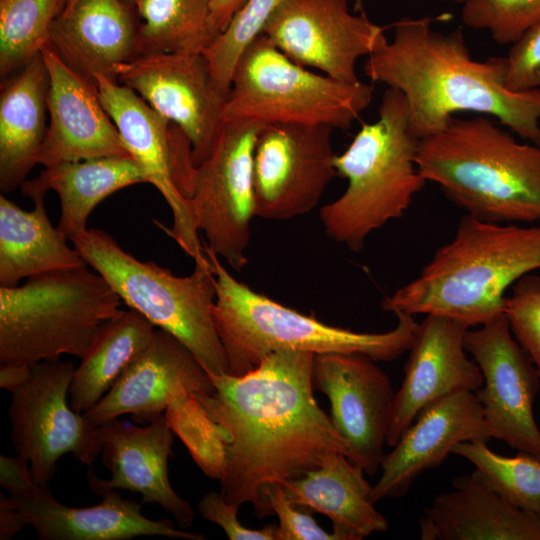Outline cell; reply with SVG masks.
Here are the masks:
<instances>
[{
  "label": "cell",
  "instance_id": "7a4b0ae2",
  "mask_svg": "<svg viewBox=\"0 0 540 540\" xmlns=\"http://www.w3.org/2000/svg\"><path fill=\"white\" fill-rule=\"evenodd\" d=\"M431 18H403L368 56L364 73L400 91L409 128L419 140L444 130L455 113L496 118L540 146V90L514 92L505 86L506 57L473 59L461 29L442 33Z\"/></svg>",
  "mask_w": 540,
  "mask_h": 540
},
{
  "label": "cell",
  "instance_id": "603a6c76",
  "mask_svg": "<svg viewBox=\"0 0 540 540\" xmlns=\"http://www.w3.org/2000/svg\"><path fill=\"white\" fill-rule=\"evenodd\" d=\"M99 495L103 497L99 504L84 508L57 501L48 486H40L27 496L7 499L25 515L41 540H128L140 536L206 539L202 534L176 529L168 519L145 517L140 504L122 498L116 490Z\"/></svg>",
  "mask_w": 540,
  "mask_h": 540
},
{
  "label": "cell",
  "instance_id": "277c9868",
  "mask_svg": "<svg viewBox=\"0 0 540 540\" xmlns=\"http://www.w3.org/2000/svg\"><path fill=\"white\" fill-rule=\"evenodd\" d=\"M416 165L467 215L495 223L540 221V146L516 141L490 116L453 117L419 141Z\"/></svg>",
  "mask_w": 540,
  "mask_h": 540
},
{
  "label": "cell",
  "instance_id": "8fae6325",
  "mask_svg": "<svg viewBox=\"0 0 540 540\" xmlns=\"http://www.w3.org/2000/svg\"><path fill=\"white\" fill-rule=\"evenodd\" d=\"M75 368L60 359L33 364L30 380L11 396V442L41 486L49 485L63 455L89 466L101 452L99 427L68 403Z\"/></svg>",
  "mask_w": 540,
  "mask_h": 540
},
{
  "label": "cell",
  "instance_id": "e575fe53",
  "mask_svg": "<svg viewBox=\"0 0 540 540\" xmlns=\"http://www.w3.org/2000/svg\"><path fill=\"white\" fill-rule=\"evenodd\" d=\"M281 1L246 0L228 26L203 52L212 78L225 97L241 55L263 33Z\"/></svg>",
  "mask_w": 540,
  "mask_h": 540
},
{
  "label": "cell",
  "instance_id": "1f68e13d",
  "mask_svg": "<svg viewBox=\"0 0 540 540\" xmlns=\"http://www.w3.org/2000/svg\"><path fill=\"white\" fill-rule=\"evenodd\" d=\"M485 440L458 443L452 454L467 459L473 473L511 504L540 511V459L521 452L509 457L493 452Z\"/></svg>",
  "mask_w": 540,
  "mask_h": 540
},
{
  "label": "cell",
  "instance_id": "d6986e66",
  "mask_svg": "<svg viewBox=\"0 0 540 540\" xmlns=\"http://www.w3.org/2000/svg\"><path fill=\"white\" fill-rule=\"evenodd\" d=\"M49 122L37 155L44 167L108 156H131L104 109L94 82L69 67L46 43Z\"/></svg>",
  "mask_w": 540,
  "mask_h": 540
},
{
  "label": "cell",
  "instance_id": "f546056e",
  "mask_svg": "<svg viewBox=\"0 0 540 540\" xmlns=\"http://www.w3.org/2000/svg\"><path fill=\"white\" fill-rule=\"evenodd\" d=\"M155 331L148 319L131 308L107 321L74 370L69 388L72 409L85 413L92 408L149 346Z\"/></svg>",
  "mask_w": 540,
  "mask_h": 540
},
{
  "label": "cell",
  "instance_id": "ab89813d",
  "mask_svg": "<svg viewBox=\"0 0 540 540\" xmlns=\"http://www.w3.org/2000/svg\"><path fill=\"white\" fill-rule=\"evenodd\" d=\"M238 509L216 491L207 492L198 504L200 516L220 526L230 540H277V525L261 529L246 527L238 519Z\"/></svg>",
  "mask_w": 540,
  "mask_h": 540
},
{
  "label": "cell",
  "instance_id": "e0dca14e",
  "mask_svg": "<svg viewBox=\"0 0 540 540\" xmlns=\"http://www.w3.org/2000/svg\"><path fill=\"white\" fill-rule=\"evenodd\" d=\"M312 382L330 402V419L348 459L365 474H376L395 395L387 374L367 355L326 353L314 356Z\"/></svg>",
  "mask_w": 540,
  "mask_h": 540
},
{
  "label": "cell",
  "instance_id": "9c48e42d",
  "mask_svg": "<svg viewBox=\"0 0 540 540\" xmlns=\"http://www.w3.org/2000/svg\"><path fill=\"white\" fill-rule=\"evenodd\" d=\"M373 93L362 81L346 83L306 69L261 34L235 67L222 118L345 130L370 105Z\"/></svg>",
  "mask_w": 540,
  "mask_h": 540
},
{
  "label": "cell",
  "instance_id": "d6a6232c",
  "mask_svg": "<svg viewBox=\"0 0 540 540\" xmlns=\"http://www.w3.org/2000/svg\"><path fill=\"white\" fill-rule=\"evenodd\" d=\"M65 0H0V75L22 69L48 43Z\"/></svg>",
  "mask_w": 540,
  "mask_h": 540
},
{
  "label": "cell",
  "instance_id": "f6af8a7d",
  "mask_svg": "<svg viewBox=\"0 0 540 540\" xmlns=\"http://www.w3.org/2000/svg\"><path fill=\"white\" fill-rule=\"evenodd\" d=\"M440 1H447V2L457 3V4H463L466 0H440Z\"/></svg>",
  "mask_w": 540,
  "mask_h": 540
},
{
  "label": "cell",
  "instance_id": "836d02e7",
  "mask_svg": "<svg viewBox=\"0 0 540 540\" xmlns=\"http://www.w3.org/2000/svg\"><path fill=\"white\" fill-rule=\"evenodd\" d=\"M164 415L201 471L213 480H220L228 461L226 429L211 417L192 393L176 397Z\"/></svg>",
  "mask_w": 540,
  "mask_h": 540
},
{
  "label": "cell",
  "instance_id": "6da1fadb",
  "mask_svg": "<svg viewBox=\"0 0 540 540\" xmlns=\"http://www.w3.org/2000/svg\"><path fill=\"white\" fill-rule=\"evenodd\" d=\"M314 354L280 350L240 376H210L214 391L193 395L228 432L220 493L259 518L272 516L266 493L319 467L347 446L314 397Z\"/></svg>",
  "mask_w": 540,
  "mask_h": 540
},
{
  "label": "cell",
  "instance_id": "4dcf8cb0",
  "mask_svg": "<svg viewBox=\"0 0 540 540\" xmlns=\"http://www.w3.org/2000/svg\"><path fill=\"white\" fill-rule=\"evenodd\" d=\"M137 54L203 53L218 36L211 0H136ZM136 54V55H137Z\"/></svg>",
  "mask_w": 540,
  "mask_h": 540
},
{
  "label": "cell",
  "instance_id": "5bb4252c",
  "mask_svg": "<svg viewBox=\"0 0 540 540\" xmlns=\"http://www.w3.org/2000/svg\"><path fill=\"white\" fill-rule=\"evenodd\" d=\"M512 335L505 314L466 331V351L483 376L475 395L492 438L540 459V429L533 412L540 375Z\"/></svg>",
  "mask_w": 540,
  "mask_h": 540
},
{
  "label": "cell",
  "instance_id": "ac0fdd59",
  "mask_svg": "<svg viewBox=\"0 0 540 540\" xmlns=\"http://www.w3.org/2000/svg\"><path fill=\"white\" fill-rule=\"evenodd\" d=\"M468 329L464 323L441 315H426L418 323L404 378L392 402L387 445L394 446L432 402L457 391L475 392L481 387V370L466 355L464 338Z\"/></svg>",
  "mask_w": 540,
  "mask_h": 540
},
{
  "label": "cell",
  "instance_id": "8d00e7d4",
  "mask_svg": "<svg viewBox=\"0 0 540 540\" xmlns=\"http://www.w3.org/2000/svg\"><path fill=\"white\" fill-rule=\"evenodd\" d=\"M505 315L540 375V277L527 274L515 282L506 299Z\"/></svg>",
  "mask_w": 540,
  "mask_h": 540
},
{
  "label": "cell",
  "instance_id": "7c38bea8",
  "mask_svg": "<svg viewBox=\"0 0 540 540\" xmlns=\"http://www.w3.org/2000/svg\"><path fill=\"white\" fill-rule=\"evenodd\" d=\"M94 84L99 99L116 125L131 156L143 169L171 209L173 225L163 229L197 264L210 262L205 253L190 201L178 185L186 136L167 118L154 110L134 90L115 79L98 74Z\"/></svg>",
  "mask_w": 540,
  "mask_h": 540
},
{
  "label": "cell",
  "instance_id": "9a60e30c",
  "mask_svg": "<svg viewBox=\"0 0 540 540\" xmlns=\"http://www.w3.org/2000/svg\"><path fill=\"white\" fill-rule=\"evenodd\" d=\"M114 79L179 127L191 143L196 167L207 158L223 121L226 97L203 53L137 54L117 66Z\"/></svg>",
  "mask_w": 540,
  "mask_h": 540
},
{
  "label": "cell",
  "instance_id": "ba28073f",
  "mask_svg": "<svg viewBox=\"0 0 540 540\" xmlns=\"http://www.w3.org/2000/svg\"><path fill=\"white\" fill-rule=\"evenodd\" d=\"M70 242L125 305L183 343L210 376L229 374L213 318L216 279L211 262L195 263L190 275L180 277L137 259L101 229H87Z\"/></svg>",
  "mask_w": 540,
  "mask_h": 540
},
{
  "label": "cell",
  "instance_id": "30bf717a",
  "mask_svg": "<svg viewBox=\"0 0 540 540\" xmlns=\"http://www.w3.org/2000/svg\"><path fill=\"white\" fill-rule=\"evenodd\" d=\"M263 126L223 120L209 155L196 167L189 198L205 245L236 270L248 263L255 217L253 158Z\"/></svg>",
  "mask_w": 540,
  "mask_h": 540
},
{
  "label": "cell",
  "instance_id": "3957f363",
  "mask_svg": "<svg viewBox=\"0 0 540 540\" xmlns=\"http://www.w3.org/2000/svg\"><path fill=\"white\" fill-rule=\"evenodd\" d=\"M537 269L540 224L495 223L465 214L454 238L437 249L415 279L384 297L381 307L480 326L505 314L508 288Z\"/></svg>",
  "mask_w": 540,
  "mask_h": 540
},
{
  "label": "cell",
  "instance_id": "f1b7e54d",
  "mask_svg": "<svg viewBox=\"0 0 540 540\" xmlns=\"http://www.w3.org/2000/svg\"><path fill=\"white\" fill-rule=\"evenodd\" d=\"M25 211L0 196V287H14L24 278L87 266L64 234L54 227L45 208V195L31 198Z\"/></svg>",
  "mask_w": 540,
  "mask_h": 540
},
{
  "label": "cell",
  "instance_id": "83f0119b",
  "mask_svg": "<svg viewBox=\"0 0 540 540\" xmlns=\"http://www.w3.org/2000/svg\"><path fill=\"white\" fill-rule=\"evenodd\" d=\"M138 183H147L145 173L132 156H108L60 163L45 167L21 186L24 196L55 191L61 212L57 228L70 241L85 232L95 207L114 192Z\"/></svg>",
  "mask_w": 540,
  "mask_h": 540
},
{
  "label": "cell",
  "instance_id": "d590c367",
  "mask_svg": "<svg viewBox=\"0 0 540 540\" xmlns=\"http://www.w3.org/2000/svg\"><path fill=\"white\" fill-rule=\"evenodd\" d=\"M461 18L469 28L486 30L495 42L508 45L540 21V0H466Z\"/></svg>",
  "mask_w": 540,
  "mask_h": 540
},
{
  "label": "cell",
  "instance_id": "bcb514c9",
  "mask_svg": "<svg viewBox=\"0 0 540 540\" xmlns=\"http://www.w3.org/2000/svg\"><path fill=\"white\" fill-rule=\"evenodd\" d=\"M129 3H134L136 0H126Z\"/></svg>",
  "mask_w": 540,
  "mask_h": 540
},
{
  "label": "cell",
  "instance_id": "52a82bcc",
  "mask_svg": "<svg viewBox=\"0 0 540 540\" xmlns=\"http://www.w3.org/2000/svg\"><path fill=\"white\" fill-rule=\"evenodd\" d=\"M121 299L87 266L51 271L0 287V363L33 365L82 358Z\"/></svg>",
  "mask_w": 540,
  "mask_h": 540
},
{
  "label": "cell",
  "instance_id": "7402d4cb",
  "mask_svg": "<svg viewBox=\"0 0 540 540\" xmlns=\"http://www.w3.org/2000/svg\"><path fill=\"white\" fill-rule=\"evenodd\" d=\"M490 429L475 392L462 390L426 406L384 455L372 489L374 503L405 495L428 469L440 466L461 442L488 441Z\"/></svg>",
  "mask_w": 540,
  "mask_h": 540
},
{
  "label": "cell",
  "instance_id": "b9f144b4",
  "mask_svg": "<svg viewBox=\"0 0 540 540\" xmlns=\"http://www.w3.org/2000/svg\"><path fill=\"white\" fill-rule=\"evenodd\" d=\"M25 515L10 504L7 497H0V540H10L28 525Z\"/></svg>",
  "mask_w": 540,
  "mask_h": 540
},
{
  "label": "cell",
  "instance_id": "cb8c5ba5",
  "mask_svg": "<svg viewBox=\"0 0 540 540\" xmlns=\"http://www.w3.org/2000/svg\"><path fill=\"white\" fill-rule=\"evenodd\" d=\"M126 0H65L48 44L73 70L94 82L114 79L117 66L137 54L139 24Z\"/></svg>",
  "mask_w": 540,
  "mask_h": 540
},
{
  "label": "cell",
  "instance_id": "f35d334b",
  "mask_svg": "<svg viewBox=\"0 0 540 540\" xmlns=\"http://www.w3.org/2000/svg\"><path fill=\"white\" fill-rule=\"evenodd\" d=\"M272 515L278 517L277 540H338L337 536L325 531L315 519L300 507L291 503L281 486H272L266 493Z\"/></svg>",
  "mask_w": 540,
  "mask_h": 540
},
{
  "label": "cell",
  "instance_id": "4fadbf2b",
  "mask_svg": "<svg viewBox=\"0 0 540 540\" xmlns=\"http://www.w3.org/2000/svg\"><path fill=\"white\" fill-rule=\"evenodd\" d=\"M333 128L303 123H271L254 149L255 217L289 220L311 212L337 175Z\"/></svg>",
  "mask_w": 540,
  "mask_h": 540
},
{
  "label": "cell",
  "instance_id": "4316f807",
  "mask_svg": "<svg viewBox=\"0 0 540 540\" xmlns=\"http://www.w3.org/2000/svg\"><path fill=\"white\" fill-rule=\"evenodd\" d=\"M49 73L38 54L3 85L0 95V189L20 187L37 164L47 130Z\"/></svg>",
  "mask_w": 540,
  "mask_h": 540
},
{
  "label": "cell",
  "instance_id": "5b68a950",
  "mask_svg": "<svg viewBox=\"0 0 540 540\" xmlns=\"http://www.w3.org/2000/svg\"><path fill=\"white\" fill-rule=\"evenodd\" d=\"M204 250L215 274L213 318L230 375H244L280 350L314 355L359 353L376 362H389L407 352L413 342L418 327L414 316L394 314L396 326L382 333L331 326L252 290L233 277L205 244Z\"/></svg>",
  "mask_w": 540,
  "mask_h": 540
},
{
  "label": "cell",
  "instance_id": "7bdbcfd3",
  "mask_svg": "<svg viewBox=\"0 0 540 540\" xmlns=\"http://www.w3.org/2000/svg\"><path fill=\"white\" fill-rule=\"evenodd\" d=\"M32 365L2 363L0 366V387L11 393L24 386L32 377Z\"/></svg>",
  "mask_w": 540,
  "mask_h": 540
},
{
  "label": "cell",
  "instance_id": "8992f818",
  "mask_svg": "<svg viewBox=\"0 0 540 540\" xmlns=\"http://www.w3.org/2000/svg\"><path fill=\"white\" fill-rule=\"evenodd\" d=\"M419 139L408 121L404 95L388 87L378 119L364 123L347 149L335 156L345 191L319 212L326 235L359 252L368 236L402 217L426 184L416 165Z\"/></svg>",
  "mask_w": 540,
  "mask_h": 540
},
{
  "label": "cell",
  "instance_id": "60d3db41",
  "mask_svg": "<svg viewBox=\"0 0 540 540\" xmlns=\"http://www.w3.org/2000/svg\"><path fill=\"white\" fill-rule=\"evenodd\" d=\"M0 485L12 497L30 495L41 486L31 475L29 461L18 454L0 456Z\"/></svg>",
  "mask_w": 540,
  "mask_h": 540
},
{
  "label": "cell",
  "instance_id": "484cf974",
  "mask_svg": "<svg viewBox=\"0 0 540 540\" xmlns=\"http://www.w3.org/2000/svg\"><path fill=\"white\" fill-rule=\"evenodd\" d=\"M364 474L345 454L336 452L319 467L281 486L295 506L328 517L338 540H362L388 528L374 506L373 486Z\"/></svg>",
  "mask_w": 540,
  "mask_h": 540
},
{
  "label": "cell",
  "instance_id": "ffe728a7",
  "mask_svg": "<svg viewBox=\"0 0 540 540\" xmlns=\"http://www.w3.org/2000/svg\"><path fill=\"white\" fill-rule=\"evenodd\" d=\"M213 391L210 375L192 352L170 333L156 329L149 346L84 414L96 426L126 414L148 424L176 397Z\"/></svg>",
  "mask_w": 540,
  "mask_h": 540
},
{
  "label": "cell",
  "instance_id": "2e32d148",
  "mask_svg": "<svg viewBox=\"0 0 540 540\" xmlns=\"http://www.w3.org/2000/svg\"><path fill=\"white\" fill-rule=\"evenodd\" d=\"M295 63L358 83L356 63L386 39L384 29L351 13L348 0H282L263 33Z\"/></svg>",
  "mask_w": 540,
  "mask_h": 540
},
{
  "label": "cell",
  "instance_id": "ee69618b",
  "mask_svg": "<svg viewBox=\"0 0 540 540\" xmlns=\"http://www.w3.org/2000/svg\"><path fill=\"white\" fill-rule=\"evenodd\" d=\"M246 0H211V22L218 35L228 26Z\"/></svg>",
  "mask_w": 540,
  "mask_h": 540
},
{
  "label": "cell",
  "instance_id": "44dd1931",
  "mask_svg": "<svg viewBox=\"0 0 540 540\" xmlns=\"http://www.w3.org/2000/svg\"><path fill=\"white\" fill-rule=\"evenodd\" d=\"M98 427L102 461L111 477L100 479L89 471L91 490L96 494L117 489L140 493L142 503H157L174 517L180 528L191 527L194 509L174 491L168 476L175 434L165 415L145 425L115 418Z\"/></svg>",
  "mask_w": 540,
  "mask_h": 540
},
{
  "label": "cell",
  "instance_id": "d4e9b609",
  "mask_svg": "<svg viewBox=\"0 0 540 540\" xmlns=\"http://www.w3.org/2000/svg\"><path fill=\"white\" fill-rule=\"evenodd\" d=\"M452 484L425 508L422 540H540V511L511 504L473 472Z\"/></svg>",
  "mask_w": 540,
  "mask_h": 540
},
{
  "label": "cell",
  "instance_id": "74e56055",
  "mask_svg": "<svg viewBox=\"0 0 540 540\" xmlns=\"http://www.w3.org/2000/svg\"><path fill=\"white\" fill-rule=\"evenodd\" d=\"M511 45L505 86L514 92L540 90V21Z\"/></svg>",
  "mask_w": 540,
  "mask_h": 540
}]
</instances>
